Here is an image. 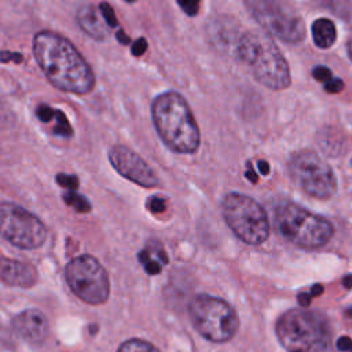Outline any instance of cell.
<instances>
[{"mask_svg": "<svg viewBox=\"0 0 352 352\" xmlns=\"http://www.w3.org/2000/svg\"><path fill=\"white\" fill-rule=\"evenodd\" d=\"M99 11H100V15H102V18H103V21L106 22V25H107V26H110V28H116V26L118 25V22H117V16H116L114 10L111 8V6H110V4H107V3H102V4L99 6Z\"/></svg>", "mask_w": 352, "mask_h": 352, "instance_id": "cell-22", "label": "cell"}, {"mask_svg": "<svg viewBox=\"0 0 352 352\" xmlns=\"http://www.w3.org/2000/svg\"><path fill=\"white\" fill-rule=\"evenodd\" d=\"M274 224L283 239L302 249L322 248L334 235V227L327 219L293 202L275 209Z\"/></svg>", "mask_w": 352, "mask_h": 352, "instance_id": "cell-5", "label": "cell"}, {"mask_svg": "<svg viewBox=\"0 0 352 352\" xmlns=\"http://www.w3.org/2000/svg\"><path fill=\"white\" fill-rule=\"evenodd\" d=\"M312 38L316 47L330 48L337 38V29L331 19L318 18L312 23Z\"/></svg>", "mask_w": 352, "mask_h": 352, "instance_id": "cell-16", "label": "cell"}, {"mask_svg": "<svg viewBox=\"0 0 352 352\" xmlns=\"http://www.w3.org/2000/svg\"><path fill=\"white\" fill-rule=\"evenodd\" d=\"M117 352H160L153 344L139 340V338H131L125 342H122Z\"/></svg>", "mask_w": 352, "mask_h": 352, "instance_id": "cell-17", "label": "cell"}, {"mask_svg": "<svg viewBox=\"0 0 352 352\" xmlns=\"http://www.w3.org/2000/svg\"><path fill=\"white\" fill-rule=\"evenodd\" d=\"M151 118L162 143L179 154H192L201 132L187 100L176 91H165L151 103Z\"/></svg>", "mask_w": 352, "mask_h": 352, "instance_id": "cell-2", "label": "cell"}, {"mask_svg": "<svg viewBox=\"0 0 352 352\" xmlns=\"http://www.w3.org/2000/svg\"><path fill=\"white\" fill-rule=\"evenodd\" d=\"M334 140H338V133L331 131V132H322V139L319 140V146L323 151L330 153L329 155H340L338 153L341 151L344 144L334 143Z\"/></svg>", "mask_w": 352, "mask_h": 352, "instance_id": "cell-18", "label": "cell"}, {"mask_svg": "<svg viewBox=\"0 0 352 352\" xmlns=\"http://www.w3.org/2000/svg\"><path fill=\"white\" fill-rule=\"evenodd\" d=\"M257 166H258V170H260V173H261L263 176H267V175L270 173V164H268L267 161L260 160V161L257 162Z\"/></svg>", "mask_w": 352, "mask_h": 352, "instance_id": "cell-33", "label": "cell"}, {"mask_svg": "<svg viewBox=\"0 0 352 352\" xmlns=\"http://www.w3.org/2000/svg\"><path fill=\"white\" fill-rule=\"evenodd\" d=\"M346 50H348V55H349V59L352 60V38L348 41V44H346Z\"/></svg>", "mask_w": 352, "mask_h": 352, "instance_id": "cell-38", "label": "cell"}, {"mask_svg": "<svg viewBox=\"0 0 352 352\" xmlns=\"http://www.w3.org/2000/svg\"><path fill=\"white\" fill-rule=\"evenodd\" d=\"M0 60L1 62H8V60H15L16 63H19L22 60V55L18 52H8V51H3L0 52Z\"/></svg>", "mask_w": 352, "mask_h": 352, "instance_id": "cell-30", "label": "cell"}, {"mask_svg": "<svg viewBox=\"0 0 352 352\" xmlns=\"http://www.w3.org/2000/svg\"><path fill=\"white\" fill-rule=\"evenodd\" d=\"M221 213L234 235L248 245H261L270 235V221L264 208L242 192H228L221 201Z\"/></svg>", "mask_w": 352, "mask_h": 352, "instance_id": "cell-6", "label": "cell"}, {"mask_svg": "<svg viewBox=\"0 0 352 352\" xmlns=\"http://www.w3.org/2000/svg\"><path fill=\"white\" fill-rule=\"evenodd\" d=\"M287 170L292 180L309 197L329 199L337 192V177L319 154L300 150L290 155Z\"/></svg>", "mask_w": 352, "mask_h": 352, "instance_id": "cell-8", "label": "cell"}, {"mask_svg": "<svg viewBox=\"0 0 352 352\" xmlns=\"http://www.w3.org/2000/svg\"><path fill=\"white\" fill-rule=\"evenodd\" d=\"M38 274L33 264L8 257H0V280L12 287H32Z\"/></svg>", "mask_w": 352, "mask_h": 352, "instance_id": "cell-14", "label": "cell"}, {"mask_svg": "<svg viewBox=\"0 0 352 352\" xmlns=\"http://www.w3.org/2000/svg\"><path fill=\"white\" fill-rule=\"evenodd\" d=\"M323 293V286L322 285H314L311 289V296H320Z\"/></svg>", "mask_w": 352, "mask_h": 352, "instance_id": "cell-36", "label": "cell"}, {"mask_svg": "<svg viewBox=\"0 0 352 352\" xmlns=\"http://www.w3.org/2000/svg\"><path fill=\"white\" fill-rule=\"evenodd\" d=\"M33 54L47 80L58 89L85 95L95 87V74L66 37L43 30L33 37Z\"/></svg>", "mask_w": 352, "mask_h": 352, "instance_id": "cell-1", "label": "cell"}, {"mask_svg": "<svg viewBox=\"0 0 352 352\" xmlns=\"http://www.w3.org/2000/svg\"><path fill=\"white\" fill-rule=\"evenodd\" d=\"M311 294H308V293H300L298 294V297H297V300H298V304L302 307V308H305V307H308L309 304H311Z\"/></svg>", "mask_w": 352, "mask_h": 352, "instance_id": "cell-32", "label": "cell"}, {"mask_svg": "<svg viewBox=\"0 0 352 352\" xmlns=\"http://www.w3.org/2000/svg\"><path fill=\"white\" fill-rule=\"evenodd\" d=\"M55 120H56V126L54 128V133L58 136H62V138H70L73 135V129H72L66 116L60 110L55 111Z\"/></svg>", "mask_w": 352, "mask_h": 352, "instance_id": "cell-21", "label": "cell"}, {"mask_svg": "<svg viewBox=\"0 0 352 352\" xmlns=\"http://www.w3.org/2000/svg\"><path fill=\"white\" fill-rule=\"evenodd\" d=\"M117 40H118L121 44H129V43H131V38L124 33V30H118V32H117Z\"/></svg>", "mask_w": 352, "mask_h": 352, "instance_id": "cell-35", "label": "cell"}, {"mask_svg": "<svg viewBox=\"0 0 352 352\" xmlns=\"http://www.w3.org/2000/svg\"><path fill=\"white\" fill-rule=\"evenodd\" d=\"M147 209L151 213H162L166 210V201L162 197H151L147 201Z\"/></svg>", "mask_w": 352, "mask_h": 352, "instance_id": "cell-25", "label": "cell"}, {"mask_svg": "<svg viewBox=\"0 0 352 352\" xmlns=\"http://www.w3.org/2000/svg\"><path fill=\"white\" fill-rule=\"evenodd\" d=\"M55 111H56V110H54L52 107H50V106H47V104H41V106L37 107L36 114H37V117L40 118V121H43V122H50V121L55 117Z\"/></svg>", "mask_w": 352, "mask_h": 352, "instance_id": "cell-26", "label": "cell"}, {"mask_svg": "<svg viewBox=\"0 0 352 352\" xmlns=\"http://www.w3.org/2000/svg\"><path fill=\"white\" fill-rule=\"evenodd\" d=\"M12 327L19 337L32 342L40 344L48 334V320L38 309H26L19 312L12 319Z\"/></svg>", "mask_w": 352, "mask_h": 352, "instance_id": "cell-13", "label": "cell"}, {"mask_svg": "<svg viewBox=\"0 0 352 352\" xmlns=\"http://www.w3.org/2000/svg\"><path fill=\"white\" fill-rule=\"evenodd\" d=\"M188 312L195 330L209 341L226 342L238 330L236 312L219 297L199 294L190 302Z\"/></svg>", "mask_w": 352, "mask_h": 352, "instance_id": "cell-7", "label": "cell"}, {"mask_svg": "<svg viewBox=\"0 0 352 352\" xmlns=\"http://www.w3.org/2000/svg\"><path fill=\"white\" fill-rule=\"evenodd\" d=\"M246 7L263 29L282 41L297 44L305 38L302 18L286 3L274 0H250Z\"/></svg>", "mask_w": 352, "mask_h": 352, "instance_id": "cell-10", "label": "cell"}, {"mask_svg": "<svg viewBox=\"0 0 352 352\" xmlns=\"http://www.w3.org/2000/svg\"><path fill=\"white\" fill-rule=\"evenodd\" d=\"M279 342L289 352H329L331 330L327 318L318 311L296 308L276 322Z\"/></svg>", "mask_w": 352, "mask_h": 352, "instance_id": "cell-4", "label": "cell"}, {"mask_svg": "<svg viewBox=\"0 0 352 352\" xmlns=\"http://www.w3.org/2000/svg\"><path fill=\"white\" fill-rule=\"evenodd\" d=\"M234 52L261 85L280 91L292 84L289 63L267 33L257 30L242 33L236 40Z\"/></svg>", "mask_w": 352, "mask_h": 352, "instance_id": "cell-3", "label": "cell"}, {"mask_svg": "<svg viewBox=\"0 0 352 352\" xmlns=\"http://www.w3.org/2000/svg\"><path fill=\"white\" fill-rule=\"evenodd\" d=\"M0 236L19 249H37L47 239L43 221L12 202H0Z\"/></svg>", "mask_w": 352, "mask_h": 352, "instance_id": "cell-11", "label": "cell"}, {"mask_svg": "<svg viewBox=\"0 0 352 352\" xmlns=\"http://www.w3.org/2000/svg\"><path fill=\"white\" fill-rule=\"evenodd\" d=\"M65 276L72 292L84 302L99 305L107 301L110 279L104 267L89 254H81L69 261Z\"/></svg>", "mask_w": 352, "mask_h": 352, "instance_id": "cell-9", "label": "cell"}, {"mask_svg": "<svg viewBox=\"0 0 352 352\" xmlns=\"http://www.w3.org/2000/svg\"><path fill=\"white\" fill-rule=\"evenodd\" d=\"M323 89L329 94H337L344 89V81L338 77H333L330 81L323 84Z\"/></svg>", "mask_w": 352, "mask_h": 352, "instance_id": "cell-27", "label": "cell"}, {"mask_svg": "<svg viewBox=\"0 0 352 352\" xmlns=\"http://www.w3.org/2000/svg\"><path fill=\"white\" fill-rule=\"evenodd\" d=\"M342 285L346 289H352V274H348L342 278Z\"/></svg>", "mask_w": 352, "mask_h": 352, "instance_id": "cell-37", "label": "cell"}, {"mask_svg": "<svg viewBox=\"0 0 352 352\" xmlns=\"http://www.w3.org/2000/svg\"><path fill=\"white\" fill-rule=\"evenodd\" d=\"M56 183L62 187H67L70 190H76L78 187V179L74 175H65V173H59L56 176Z\"/></svg>", "mask_w": 352, "mask_h": 352, "instance_id": "cell-24", "label": "cell"}, {"mask_svg": "<svg viewBox=\"0 0 352 352\" xmlns=\"http://www.w3.org/2000/svg\"><path fill=\"white\" fill-rule=\"evenodd\" d=\"M138 258H139V261L143 264V267H144V270H146L147 274H150V275H157V274L161 272V263L157 261V260H154V258L151 257V253H150L147 249L140 250L139 254H138Z\"/></svg>", "mask_w": 352, "mask_h": 352, "instance_id": "cell-20", "label": "cell"}, {"mask_svg": "<svg viewBox=\"0 0 352 352\" xmlns=\"http://www.w3.org/2000/svg\"><path fill=\"white\" fill-rule=\"evenodd\" d=\"M177 4L183 8V11L192 16V15H197L198 12V7H199V3L198 1H177Z\"/></svg>", "mask_w": 352, "mask_h": 352, "instance_id": "cell-29", "label": "cell"}, {"mask_svg": "<svg viewBox=\"0 0 352 352\" xmlns=\"http://www.w3.org/2000/svg\"><path fill=\"white\" fill-rule=\"evenodd\" d=\"M312 76H314L315 80H318V81H320V82H323V84H326L327 81H330V80L333 78L331 70H330L329 67H326V66H322V65L314 67Z\"/></svg>", "mask_w": 352, "mask_h": 352, "instance_id": "cell-23", "label": "cell"}, {"mask_svg": "<svg viewBox=\"0 0 352 352\" xmlns=\"http://www.w3.org/2000/svg\"><path fill=\"white\" fill-rule=\"evenodd\" d=\"M80 28L95 40H104L109 34V28L103 21L100 11L92 4H84L76 14Z\"/></svg>", "mask_w": 352, "mask_h": 352, "instance_id": "cell-15", "label": "cell"}, {"mask_svg": "<svg viewBox=\"0 0 352 352\" xmlns=\"http://www.w3.org/2000/svg\"><path fill=\"white\" fill-rule=\"evenodd\" d=\"M337 348L340 351H349V352H352V340L349 337H345V336L340 337L337 340Z\"/></svg>", "mask_w": 352, "mask_h": 352, "instance_id": "cell-31", "label": "cell"}, {"mask_svg": "<svg viewBox=\"0 0 352 352\" xmlns=\"http://www.w3.org/2000/svg\"><path fill=\"white\" fill-rule=\"evenodd\" d=\"M63 201H65L67 205L73 206V208H74L77 212H80V213H87V212L91 210L89 202H88L82 195L77 194L76 191L66 192V194L63 195Z\"/></svg>", "mask_w": 352, "mask_h": 352, "instance_id": "cell-19", "label": "cell"}, {"mask_svg": "<svg viewBox=\"0 0 352 352\" xmlns=\"http://www.w3.org/2000/svg\"><path fill=\"white\" fill-rule=\"evenodd\" d=\"M246 165H248V170H246V173H245L246 179H248L249 182H252V183H257V175L254 173V170H253L250 162H248Z\"/></svg>", "mask_w": 352, "mask_h": 352, "instance_id": "cell-34", "label": "cell"}, {"mask_svg": "<svg viewBox=\"0 0 352 352\" xmlns=\"http://www.w3.org/2000/svg\"><path fill=\"white\" fill-rule=\"evenodd\" d=\"M109 161L111 166L125 179L144 188L157 187L160 180L151 166L133 150L126 146L116 144L109 151Z\"/></svg>", "mask_w": 352, "mask_h": 352, "instance_id": "cell-12", "label": "cell"}, {"mask_svg": "<svg viewBox=\"0 0 352 352\" xmlns=\"http://www.w3.org/2000/svg\"><path fill=\"white\" fill-rule=\"evenodd\" d=\"M147 51V41L144 37H139L138 40L133 41L132 47H131V52L135 55V56H140L143 55L144 52Z\"/></svg>", "mask_w": 352, "mask_h": 352, "instance_id": "cell-28", "label": "cell"}]
</instances>
